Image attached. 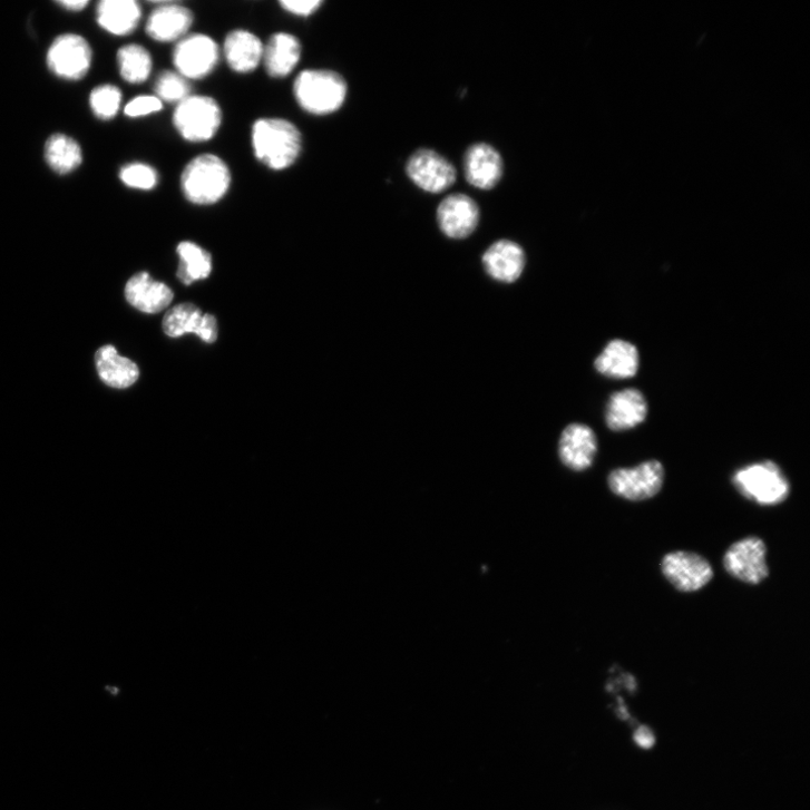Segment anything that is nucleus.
Wrapping results in <instances>:
<instances>
[{
    "instance_id": "f257e3e1",
    "label": "nucleus",
    "mask_w": 810,
    "mask_h": 810,
    "mask_svg": "<svg viewBox=\"0 0 810 810\" xmlns=\"http://www.w3.org/2000/svg\"><path fill=\"white\" fill-rule=\"evenodd\" d=\"M253 148L256 158L276 172L290 168L302 153V135L285 119H261L253 127Z\"/></svg>"
},
{
    "instance_id": "f03ea898",
    "label": "nucleus",
    "mask_w": 810,
    "mask_h": 810,
    "mask_svg": "<svg viewBox=\"0 0 810 810\" xmlns=\"http://www.w3.org/2000/svg\"><path fill=\"white\" fill-rule=\"evenodd\" d=\"M233 176L218 156L204 154L192 159L183 170L180 185L185 198L206 206L219 202L228 192Z\"/></svg>"
},
{
    "instance_id": "7ed1b4c3",
    "label": "nucleus",
    "mask_w": 810,
    "mask_h": 810,
    "mask_svg": "<svg viewBox=\"0 0 810 810\" xmlns=\"http://www.w3.org/2000/svg\"><path fill=\"white\" fill-rule=\"evenodd\" d=\"M293 90L303 110L324 117L342 107L349 94V85L336 71L308 69L296 77Z\"/></svg>"
},
{
    "instance_id": "20e7f679",
    "label": "nucleus",
    "mask_w": 810,
    "mask_h": 810,
    "mask_svg": "<svg viewBox=\"0 0 810 810\" xmlns=\"http://www.w3.org/2000/svg\"><path fill=\"white\" fill-rule=\"evenodd\" d=\"M732 482L748 500L760 506H777L790 495V485L772 460L755 462L735 472Z\"/></svg>"
},
{
    "instance_id": "39448f33",
    "label": "nucleus",
    "mask_w": 810,
    "mask_h": 810,
    "mask_svg": "<svg viewBox=\"0 0 810 810\" xmlns=\"http://www.w3.org/2000/svg\"><path fill=\"white\" fill-rule=\"evenodd\" d=\"M173 124L184 140L193 144L206 143L221 128L222 110L214 98L191 95L177 104Z\"/></svg>"
},
{
    "instance_id": "423d86ee",
    "label": "nucleus",
    "mask_w": 810,
    "mask_h": 810,
    "mask_svg": "<svg viewBox=\"0 0 810 810\" xmlns=\"http://www.w3.org/2000/svg\"><path fill=\"white\" fill-rule=\"evenodd\" d=\"M664 484V468L652 459L632 469H618L608 477L611 490L630 501H643L655 497Z\"/></svg>"
},
{
    "instance_id": "0eeeda50",
    "label": "nucleus",
    "mask_w": 810,
    "mask_h": 810,
    "mask_svg": "<svg viewBox=\"0 0 810 810\" xmlns=\"http://www.w3.org/2000/svg\"><path fill=\"white\" fill-rule=\"evenodd\" d=\"M92 51L80 36L68 33L59 36L50 46L47 64L50 71L65 80H80L89 71Z\"/></svg>"
},
{
    "instance_id": "6e6552de",
    "label": "nucleus",
    "mask_w": 810,
    "mask_h": 810,
    "mask_svg": "<svg viewBox=\"0 0 810 810\" xmlns=\"http://www.w3.org/2000/svg\"><path fill=\"white\" fill-rule=\"evenodd\" d=\"M406 172L417 187L430 194L449 189L457 179L455 166L442 155L426 148L410 156Z\"/></svg>"
},
{
    "instance_id": "1a4fd4ad",
    "label": "nucleus",
    "mask_w": 810,
    "mask_h": 810,
    "mask_svg": "<svg viewBox=\"0 0 810 810\" xmlns=\"http://www.w3.org/2000/svg\"><path fill=\"white\" fill-rule=\"evenodd\" d=\"M219 50L205 35H189L178 41L173 61L176 71L187 80L203 79L217 66Z\"/></svg>"
},
{
    "instance_id": "9d476101",
    "label": "nucleus",
    "mask_w": 810,
    "mask_h": 810,
    "mask_svg": "<svg viewBox=\"0 0 810 810\" xmlns=\"http://www.w3.org/2000/svg\"><path fill=\"white\" fill-rule=\"evenodd\" d=\"M669 583L681 593H694L707 586L714 572L711 563L703 556L690 552L667 554L661 564Z\"/></svg>"
},
{
    "instance_id": "9b49d317",
    "label": "nucleus",
    "mask_w": 810,
    "mask_h": 810,
    "mask_svg": "<svg viewBox=\"0 0 810 810\" xmlns=\"http://www.w3.org/2000/svg\"><path fill=\"white\" fill-rule=\"evenodd\" d=\"M478 203L466 194H451L445 197L437 208V223L441 233L449 240L462 241L472 236L480 223Z\"/></svg>"
},
{
    "instance_id": "f8f14e48",
    "label": "nucleus",
    "mask_w": 810,
    "mask_h": 810,
    "mask_svg": "<svg viewBox=\"0 0 810 810\" xmlns=\"http://www.w3.org/2000/svg\"><path fill=\"white\" fill-rule=\"evenodd\" d=\"M729 574L749 585H759L769 576L767 546L758 537H748L733 544L724 556Z\"/></svg>"
},
{
    "instance_id": "ddd939ff",
    "label": "nucleus",
    "mask_w": 810,
    "mask_h": 810,
    "mask_svg": "<svg viewBox=\"0 0 810 810\" xmlns=\"http://www.w3.org/2000/svg\"><path fill=\"white\" fill-rule=\"evenodd\" d=\"M597 450L596 433L584 423L568 424L558 441L559 459L567 469L574 472H583L592 468Z\"/></svg>"
},
{
    "instance_id": "4468645a",
    "label": "nucleus",
    "mask_w": 810,
    "mask_h": 810,
    "mask_svg": "<svg viewBox=\"0 0 810 810\" xmlns=\"http://www.w3.org/2000/svg\"><path fill=\"white\" fill-rule=\"evenodd\" d=\"M505 163L500 153L489 144H475L465 156V175L470 185L482 191L494 189L502 179Z\"/></svg>"
},
{
    "instance_id": "2eb2a0df",
    "label": "nucleus",
    "mask_w": 810,
    "mask_h": 810,
    "mask_svg": "<svg viewBox=\"0 0 810 810\" xmlns=\"http://www.w3.org/2000/svg\"><path fill=\"white\" fill-rule=\"evenodd\" d=\"M526 263L524 248L508 240L496 242L482 256L486 273L492 280L504 284L517 282L524 274Z\"/></svg>"
},
{
    "instance_id": "dca6fc26",
    "label": "nucleus",
    "mask_w": 810,
    "mask_h": 810,
    "mask_svg": "<svg viewBox=\"0 0 810 810\" xmlns=\"http://www.w3.org/2000/svg\"><path fill=\"white\" fill-rule=\"evenodd\" d=\"M157 8L147 21V33L157 42L179 41L187 36L193 26L191 10L176 2H157Z\"/></svg>"
},
{
    "instance_id": "f3484780",
    "label": "nucleus",
    "mask_w": 810,
    "mask_h": 810,
    "mask_svg": "<svg viewBox=\"0 0 810 810\" xmlns=\"http://www.w3.org/2000/svg\"><path fill=\"white\" fill-rule=\"evenodd\" d=\"M163 326L166 334L172 338L195 333L208 343L217 338L216 319L211 314H202L201 310L191 303L172 309L166 314Z\"/></svg>"
},
{
    "instance_id": "a211bd4d",
    "label": "nucleus",
    "mask_w": 810,
    "mask_h": 810,
    "mask_svg": "<svg viewBox=\"0 0 810 810\" xmlns=\"http://www.w3.org/2000/svg\"><path fill=\"white\" fill-rule=\"evenodd\" d=\"M647 417V402L636 389L614 393L606 408V422L611 430L626 431L640 426Z\"/></svg>"
},
{
    "instance_id": "6ab92c4d",
    "label": "nucleus",
    "mask_w": 810,
    "mask_h": 810,
    "mask_svg": "<svg viewBox=\"0 0 810 810\" xmlns=\"http://www.w3.org/2000/svg\"><path fill=\"white\" fill-rule=\"evenodd\" d=\"M223 50L228 67L238 74L253 72L263 61L264 45L257 36L246 30L230 32Z\"/></svg>"
},
{
    "instance_id": "aec40b11",
    "label": "nucleus",
    "mask_w": 810,
    "mask_h": 810,
    "mask_svg": "<svg viewBox=\"0 0 810 810\" xmlns=\"http://www.w3.org/2000/svg\"><path fill=\"white\" fill-rule=\"evenodd\" d=\"M141 17V8L135 0H101L96 9L98 26L117 37L131 35L138 28Z\"/></svg>"
},
{
    "instance_id": "412c9836",
    "label": "nucleus",
    "mask_w": 810,
    "mask_h": 810,
    "mask_svg": "<svg viewBox=\"0 0 810 810\" xmlns=\"http://www.w3.org/2000/svg\"><path fill=\"white\" fill-rule=\"evenodd\" d=\"M128 302L145 313H159L170 305L173 291L164 283L154 281L146 272L131 277L126 286Z\"/></svg>"
},
{
    "instance_id": "4be33fe9",
    "label": "nucleus",
    "mask_w": 810,
    "mask_h": 810,
    "mask_svg": "<svg viewBox=\"0 0 810 810\" xmlns=\"http://www.w3.org/2000/svg\"><path fill=\"white\" fill-rule=\"evenodd\" d=\"M95 364L99 379L114 389L130 388L140 377L137 364L123 358L110 344L104 345L97 351Z\"/></svg>"
},
{
    "instance_id": "5701e85b",
    "label": "nucleus",
    "mask_w": 810,
    "mask_h": 810,
    "mask_svg": "<svg viewBox=\"0 0 810 810\" xmlns=\"http://www.w3.org/2000/svg\"><path fill=\"white\" fill-rule=\"evenodd\" d=\"M598 373L609 379H631L637 374L640 354L636 347L625 340H613L595 361Z\"/></svg>"
},
{
    "instance_id": "b1692460",
    "label": "nucleus",
    "mask_w": 810,
    "mask_h": 810,
    "mask_svg": "<svg viewBox=\"0 0 810 810\" xmlns=\"http://www.w3.org/2000/svg\"><path fill=\"white\" fill-rule=\"evenodd\" d=\"M301 56L300 40L293 35L280 32L264 46L263 61L271 77L285 78L296 68Z\"/></svg>"
},
{
    "instance_id": "393cba45",
    "label": "nucleus",
    "mask_w": 810,
    "mask_h": 810,
    "mask_svg": "<svg viewBox=\"0 0 810 810\" xmlns=\"http://www.w3.org/2000/svg\"><path fill=\"white\" fill-rule=\"evenodd\" d=\"M45 158L55 173L67 175L81 165L82 150L75 139L62 134H56L46 144Z\"/></svg>"
},
{
    "instance_id": "a878e982",
    "label": "nucleus",
    "mask_w": 810,
    "mask_h": 810,
    "mask_svg": "<svg viewBox=\"0 0 810 810\" xmlns=\"http://www.w3.org/2000/svg\"><path fill=\"white\" fill-rule=\"evenodd\" d=\"M179 267L177 276L185 285L207 279L212 272L211 255L194 243L184 242L177 247Z\"/></svg>"
},
{
    "instance_id": "bb28decb",
    "label": "nucleus",
    "mask_w": 810,
    "mask_h": 810,
    "mask_svg": "<svg viewBox=\"0 0 810 810\" xmlns=\"http://www.w3.org/2000/svg\"><path fill=\"white\" fill-rule=\"evenodd\" d=\"M118 64L123 78L130 84L148 80L153 71L150 52L140 45H128L118 52Z\"/></svg>"
},
{
    "instance_id": "cd10ccee",
    "label": "nucleus",
    "mask_w": 810,
    "mask_h": 810,
    "mask_svg": "<svg viewBox=\"0 0 810 810\" xmlns=\"http://www.w3.org/2000/svg\"><path fill=\"white\" fill-rule=\"evenodd\" d=\"M123 92L114 85H100L89 96L90 108L99 120L108 121L117 117L121 107Z\"/></svg>"
},
{
    "instance_id": "c85d7f7f",
    "label": "nucleus",
    "mask_w": 810,
    "mask_h": 810,
    "mask_svg": "<svg viewBox=\"0 0 810 810\" xmlns=\"http://www.w3.org/2000/svg\"><path fill=\"white\" fill-rule=\"evenodd\" d=\"M156 96L162 101L179 104L191 96V85L188 80L177 71H163L157 78L155 85Z\"/></svg>"
},
{
    "instance_id": "c756f323",
    "label": "nucleus",
    "mask_w": 810,
    "mask_h": 810,
    "mask_svg": "<svg viewBox=\"0 0 810 810\" xmlns=\"http://www.w3.org/2000/svg\"><path fill=\"white\" fill-rule=\"evenodd\" d=\"M120 179L126 186L140 191H152L159 182L157 170L141 163L126 165L120 172Z\"/></svg>"
},
{
    "instance_id": "7c9ffc66",
    "label": "nucleus",
    "mask_w": 810,
    "mask_h": 810,
    "mask_svg": "<svg viewBox=\"0 0 810 810\" xmlns=\"http://www.w3.org/2000/svg\"><path fill=\"white\" fill-rule=\"evenodd\" d=\"M163 107V101L157 96L143 95L130 100L125 108V113L127 117L136 119L158 113Z\"/></svg>"
},
{
    "instance_id": "2f4dec72",
    "label": "nucleus",
    "mask_w": 810,
    "mask_h": 810,
    "mask_svg": "<svg viewBox=\"0 0 810 810\" xmlns=\"http://www.w3.org/2000/svg\"><path fill=\"white\" fill-rule=\"evenodd\" d=\"M280 6L292 16L309 18L323 6V2L322 0H299V2L297 0H282Z\"/></svg>"
},
{
    "instance_id": "473e14b6",
    "label": "nucleus",
    "mask_w": 810,
    "mask_h": 810,
    "mask_svg": "<svg viewBox=\"0 0 810 810\" xmlns=\"http://www.w3.org/2000/svg\"><path fill=\"white\" fill-rule=\"evenodd\" d=\"M634 740L637 743V745L643 749H650L655 743V736H654L653 732L646 726H641L635 732Z\"/></svg>"
},
{
    "instance_id": "72a5a7b5",
    "label": "nucleus",
    "mask_w": 810,
    "mask_h": 810,
    "mask_svg": "<svg viewBox=\"0 0 810 810\" xmlns=\"http://www.w3.org/2000/svg\"><path fill=\"white\" fill-rule=\"evenodd\" d=\"M88 4L87 0H65V2H58V6L70 12H80L85 10Z\"/></svg>"
}]
</instances>
